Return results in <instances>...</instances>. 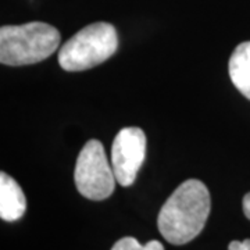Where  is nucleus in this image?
I'll return each mask as SVG.
<instances>
[{
  "label": "nucleus",
  "mask_w": 250,
  "mask_h": 250,
  "mask_svg": "<svg viewBox=\"0 0 250 250\" xmlns=\"http://www.w3.org/2000/svg\"><path fill=\"white\" fill-rule=\"evenodd\" d=\"M210 208V192L202 181L182 182L159 213L157 225L161 236L175 246L193 241L203 231Z\"/></svg>",
  "instance_id": "1"
},
{
  "label": "nucleus",
  "mask_w": 250,
  "mask_h": 250,
  "mask_svg": "<svg viewBox=\"0 0 250 250\" xmlns=\"http://www.w3.org/2000/svg\"><path fill=\"white\" fill-rule=\"evenodd\" d=\"M74 181L78 192L89 200L100 202L111 196L117 179L102 142L90 139L83 145L75 164Z\"/></svg>",
  "instance_id": "4"
},
{
  "label": "nucleus",
  "mask_w": 250,
  "mask_h": 250,
  "mask_svg": "<svg viewBox=\"0 0 250 250\" xmlns=\"http://www.w3.org/2000/svg\"><path fill=\"white\" fill-rule=\"evenodd\" d=\"M114 25L93 22L68 39L59 50V64L65 71H85L104 62L117 52Z\"/></svg>",
  "instance_id": "3"
},
{
  "label": "nucleus",
  "mask_w": 250,
  "mask_h": 250,
  "mask_svg": "<svg viewBox=\"0 0 250 250\" xmlns=\"http://www.w3.org/2000/svg\"><path fill=\"white\" fill-rule=\"evenodd\" d=\"M27 199L17 181L4 171L0 172V217L1 220L13 223L25 214Z\"/></svg>",
  "instance_id": "6"
},
{
  "label": "nucleus",
  "mask_w": 250,
  "mask_h": 250,
  "mask_svg": "<svg viewBox=\"0 0 250 250\" xmlns=\"http://www.w3.org/2000/svg\"><path fill=\"white\" fill-rule=\"evenodd\" d=\"M228 71L235 88L250 100V42H243L235 47Z\"/></svg>",
  "instance_id": "7"
},
{
  "label": "nucleus",
  "mask_w": 250,
  "mask_h": 250,
  "mask_svg": "<svg viewBox=\"0 0 250 250\" xmlns=\"http://www.w3.org/2000/svg\"><path fill=\"white\" fill-rule=\"evenodd\" d=\"M242 206H243V213L246 215V218H249L250 220V192L245 195L243 202H242Z\"/></svg>",
  "instance_id": "10"
},
{
  "label": "nucleus",
  "mask_w": 250,
  "mask_h": 250,
  "mask_svg": "<svg viewBox=\"0 0 250 250\" xmlns=\"http://www.w3.org/2000/svg\"><path fill=\"white\" fill-rule=\"evenodd\" d=\"M111 250H164V246L159 241H150L146 245H141L132 236H125L117 241Z\"/></svg>",
  "instance_id": "8"
},
{
  "label": "nucleus",
  "mask_w": 250,
  "mask_h": 250,
  "mask_svg": "<svg viewBox=\"0 0 250 250\" xmlns=\"http://www.w3.org/2000/svg\"><path fill=\"white\" fill-rule=\"evenodd\" d=\"M146 157V135L138 126L123 128L111 147V166L117 182L131 187Z\"/></svg>",
  "instance_id": "5"
},
{
  "label": "nucleus",
  "mask_w": 250,
  "mask_h": 250,
  "mask_svg": "<svg viewBox=\"0 0 250 250\" xmlns=\"http://www.w3.org/2000/svg\"><path fill=\"white\" fill-rule=\"evenodd\" d=\"M60 32L46 22H28L0 28V62L4 65H29L43 62L57 50Z\"/></svg>",
  "instance_id": "2"
},
{
  "label": "nucleus",
  "mask_w": 250,
  "mask_h": 250,
  "mask_svg": "<svg viewBox=\"0 0 250 250\" xmlns=\"http://www.w3.org/2000/svg\"><path fill=\"white\" fill-rule=\"evenodd\" d=\"M228 250H250V239L245 241H232L228 245Z\"/></svg>",
  "instance_id": "9"
}]
</instances>
